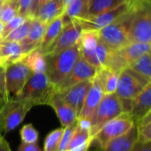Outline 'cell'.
I'll return each instance as SVG.
<instances>
[{"label": "cell", "instance_id": "20", "mask_svg": "<svg viewBox=\"0 0 151 151\" xmlns=\"http://www.w3.org/2000/svg\"><path fill=\"white\" fill-rule=\"evenodd\" d=\"M137 140V130L135 126H134L128 132L111 141L104 148L99 149V151H131L136 144Z\"/></svg>", "mask_w": 151, "mask_h": 151}, {"label": "cell", "instance_id": "24", "mask_svg": "<svg viewBox=\"0 0 151 151\" xmlns=\"http://www.w3.org/2000/svg\"><path fill=\"white\" fill-rule=\"evenodd\" d=\"M63 27H64V21H63L62 15L54 19L52 21H50L48 24L39 48V50L42 52V54L57 39Z\"/></svg>", "mask_w": 151, "mask_h": 151}, {"label": "cell", "instance_id": "18", "mask_svg": "<svg viewBox=\"0 0 151 151\" xmlns=\"http://www.w3.org/2000/svg\"><path fill=\"white\" fill-rule=\"evenodd\" d=\"M47 26H48L47 23L36 18H32V21L27 35L23 41L20 42V43L22 44L27 54L40 48V44L42 36L45 33V30L47 28Z\"/></svg>", "mask_w": 151, "mask_h": 151}, {"label": "cell", "instance_id": "35", "mask_svg": "<svg viewBox=\"0 0 151 151\" xmlns=\"http://www.w3.org/2000/svg\"><path fill=\"white\" fill-rule=\"evenodd\" d=\"M17 8H18V15L31 18L30 17V10L33 0H15Z\"/></svg>", "mask_w": 151, "mask_h": 151}, {"label": "cell", "instance_id": "2", "mask_svg": "<svg viewBox=\"0 0 151 151\" xmlns=\"http://www.w3.org/2000/svg\"><path fill=\"white\" fill-rule=\"evenodd\" d=\"M56 93V87L50 81L45 73H33L21 92L14 98L35 105H49Z\"/></svg>", "mask_w": 151, "mask_h": 151}, {"label": "cell", "instance_id": "15", "mask_svg": "<svg viewBox=\"0 0 151 151\" xmlns=\"http://www.w3.org/2000/svg\"><path fill=\"white\" fill-rule=\"evenodd\" d=\"M27 55L20 42L2 41L0 43V66L4 68L15 62L22 60Z\"/></svg>", "mask_w": 151, "mask_h": 151}, {"label": "cell", "instance_id": "43", "mask_svg": "<svg viewBox=\"0 0 151 151\" xmlns=\"http://www.w3.org/2000/svg\"><path fill=\"white\" fill-rule=\"evenodd\" d=\"M88 151H99V149L96 148V149H95V150H88Z\"/></svg>", "mask_w": 151, "mask_h": 151}, {"label": "cell", "instance_id": "8", "mask_svg": "<svg viewBox=\"0 0 151 151\" xmlns=\"http://www.w3.org/2000/svg\"><path fill=\"white\" fill-rule=\"evenodd\" d=\"M33 107L26 101L10 98L0 108V134H8L17 128Z\"/></svg>", "mask_w": 151, "mask_h": 151}, {"label": "cell", "instance_id": "10", "mask_svg": "<svg viewBox=\"0 0 151 151\" xmlns=\"http://www.w3.org/2000/svg\"><path fill=\"white\" fill-rule=\"evenodd\" d=\"M131 4L132 2H127L111 11L99 13L96 15H88L84 18L75 19L71 21L76 22L81 27V30L99 31L106 26L114 22L126 12H127L131 7Z\"/></svg>", "mask_w": 151, "mask_h": 151}, {"label": "cell", "instance_id": "16", "mask_svg": "<svg viewBox=\"0 0 151 151\" xmlns=\"http://www.w3.org/2000/svg\"><path fill=\"white\" fill-rule=\"evenodd\" d=\"M49 105L55 111L63 127H68L77 121L78 115L75 111L60 96L57 91L52 96Z\"/></svg>", "mask_w": 151, "mask_h": 151}, {"label": "cell", "instance_id": "45", "mask_svg": "<svg viewBox=\"0 0 151 151\" xmlns=\"http://www.w3.org/2000/svg\"><path fill=\"white\" fill-rule=\"evenodd\" d=\"M3 2H4V0H0V4H1V3H3Z\"/></svg>", "mask_w": 151, "mask_h": 151}, {"label": "cell", "instance_id": "42", "mask_svg": "<svg viewBox=\"0 0 151 151\" xmlns=\"http://www.w3.org/2000/svg\"><path fill=\"white\" fill-rule=\"evenodd\" d=\"M2 4H3V3L0 4V16H1V11H2Z\"/></svg>", "mask_w": 151, "mask_h": 151}, {"label": "cell", "instance_id": "3", "mask_svg": "<svg viewBox=\"0 0 151 151\" xmlns=\"http://www.w3.org/2000/svg\"><path fill=\"white\" fill-rule=\"evenodd\" d=\"M150 83H151V81L140 75L129 67L123 69L119 73L115 94L121 102L124 112H129L133 101Z\"/></svg>", "mask_w": 151, "mask_h": 151}, {"label": "cell", "instance_id": "25", "mask_svg": "<svg viewBox=\"0 0 151 151\" xmlns=\"http://www.w3.org/2000/svg\"><path fill=\"white\" fill-rule=\"evenodd\" d=\"M89 0H74L64 12L62 17L64 25L71 22V20L80 18H84L88 15Z\"/></svg>", "mask_w": 151, "mask_h": 151}, {"label": "cell", "instance_id": "13", "mask_svg": "<svg viewBox=\"0 0 151 151\" xmlns=\"http://www.w3.org/2000/svg\"><path fill=\"white\" fill-rule=\"evenodd\" d=\"M81 33V28L76 22L71 21L65 24L57 39L46 50L43 55L56 54L77 44Z\"/></svg>", "mask_w": 151, "mask_h": 151}, {"label": "cell", "instance_id": "48", "mask_svg": "<svg viewBox=\"0 0 151 151\" xmlns=\"http://www.w3.org/2000/svg\"></svg>", "mask_w": 151, "mask_h": 151}, {"label": "cell", "instance_id": "40", "mask_svg": "<svg viewBox=\"0 0 151 151\" xmlns=\"http://www.w3.org/2000/svg\"><path fill=\"white\" fill-rule=\"evenodd\" d=\"M0 151H12L9 143L4 138L2 134H0Z\"/></svg>", "mask_w": 151, "mask_h": 151}, {"label": "cell", "instance_id": "1", "mask_svg": "<svg viewBox=\"0 0 151 151\" xmlns=\"http://www.w3.org/2000/svg\"><path fill=\"white\" fill-rule=\"evenodd\" d=\"M46 61L45 73L50 81L57 88L68 75L80 57L78 44L56 54L44 55Z\"/></svg>", "mask_w": 151, "mask_h": 151}, {"label": "cell", "instance_id": "30", "mask_svg": "<svg viewBox=\"0 0 151 151\" xmlns=\"http://www.w3.org/2000/svg\"><path fill=\"white\" fill-rule=\"evenodd\" d=\"M64 129L65 127L57 128L48 134L44 140L42 151H58L59 144L64 134Z\"/></svg>", "mask_w": 151, "mask_h": 151}, {"label": "cell", "instance_id": "39", "mask_svg": "<svg viewBox=\"0 0 151 151\" xmlns=\"http://www.w3.org/2000/svg\"><path fill=\"white\" fill-rule=\"evenodd\" d=\"M131 151H151V142L150 143H141L136 142L134 147Z\"/></svg>", "mask_w": 151, "mask_h": 151}, {"label": "cell", "instance_id": "4", "mask_svg": "<svg viewBox=\"0 0 151 151\" xmlns=\"http://www.w3.org/2000/svg\"><path fill=\"white\" fill-rule=\"evenodd\" d=\"M80 56L98 70L104 67L111 53L98 37L97 31L81 30L78 40Z\"/></svg>", "mask_w": 151, "mask_h": 151}, {"label": "cell", "instance_id": "17", "mask_svg": "<svg viewBox=\"0 0 151 151\" xmlns=\"http://www.w3.org/2000/svg\"><path fill=\"white\" fill-rule=\"evenodd\" d=\"M104 95V94L102 88L93 79L92 85L87 93L81 111L78 118L91 120V118H92L93 114L95 113L97 106L99 105Z\"/></svg>", "mask_w": 151, "mask_h": 151}, {"label": "cell", "instance_id": "9", "mask_svg": "<svg viewBox=\"0 0 151 151\" xmlns=\"http://www.w3.org/2000/svg\"><path fill=\"white\" fill-rule=\"evenodd\" d=\"M124 113L121 102L118 96L113 94L104 95L99 105L91 118V135H93L106 122Z\"/></svg>", "mask_w": 151, "mask_h": 151}, {"label": "cell", "instance_id": "33", "mask_svg": "<svg viewBox=\"0 0 151 151\" xmlns=\"http://www.w3.org/2000/svg\"><path fill=\"white\" fill-rule=\"evenodd\" d=\"M21 142L25 143H36L39 140V133L32 124L23 126L19 131Z\"/></svg>", "mask_w": 151, "mask_h": 151}, {"label": "cell", "instance_id": "41", "mask_svg": "<svg viewBox=\"0 0 151 151\" xmlns=\"http://www.w3.org/2000/svg\"><path fill=\"white\" fill-rule=\"evenodd\" d=\"M3 27H4V24L0 22V35H1V32H2V30H3Z\"/></svg>", "mask_w": 151, "mask_h": 151}, {"label": "cell", "instance_id": "14", "mask_svg": "<svg viewBox=\"0 0 151 151\" xmlns=\"http://www.w3.org/2000/svg\"><path fill=\"white\" fill-rule=\"evenodd\" d=\"M92 81L93 80L85 81L77 83L65 90L57 91L60 96L75 111L78 116L81 111L87 93L92 85Z\"/></svg>", "mask_w": 151, "mask_h": 151}, {"label": "cell", "instance_id": "11", "mask_svg": "<svg viewBox=\"0 0 151 151\" xmlns=\"http://www.w3.org/2000/svg\"><path fill=\"white\" fill-rule=\"evenodd\" d=\"M4 73L5 87L9 98L16 97L21 92L29 77L33 74L23 59L7 65Z\"/></svg>", "mask_w": 151, "mask_h": 151}, {"label": "cell", "instance_id": "27", "mask_svg": "<svg viewBox=\"0 0 151 151\" xmlns=\"http://www.w3.org/2000/svg\"><path fill=\"white\" fill-rule=\"evenodd\" d=\"M130 2L128 0H89L88 15H96L111 11L119 5Z\"/></svg>", "mask_w": 151, "mask_h": 151}, {"label": "cell", "instance_id": "12", "mask_svg": "<svg viewBox=\"0 0 151 151\" xmlns=\"http://www.w3.org/2000/svg\"><path fill=\"white\" fill-rule=\"evenodd\" d=\"M98 69L88 63L81 56L77 59L74 66L65 78V80L56 88V91L65 90L77 83L93 80L97 73Z\"/></svg>", "mask_w": 151, "mask_h": 151}, {"label": "cell", "instance_id": "34", "mask_svg": "<svg viewBox=\"0 0 151 151\" xmlns=\"http://www.w3.org/2000/svg\"><path fill=\"white\" fill-rule=\"evenodd\" d=\"M27 19V17H23V16H20V15H17L11 21H9L5 25H4L3 30H2L1 35H0V36L2 37V39L5 38L12 31H13L15 28H17L18 27H19L22 23H24Z\"/></svg>", "mask_w": 151, "mask_h": 151}, {"label": "cell", "instance_id": "28", "mask_svg": "<svg viewBox=\"0 0 151 151\" xmlns=\"http://www.w3.org/2000/svg\"><path fill=\"white\" fill-rule=\"evenodd\" d=\"M137 130V142L150 143L151 142V112L143 118L134 122Z\"/></svg>", "mask_w": 151, "mask_h": 151}, {"label": "cell", "instance_id": "36", "mask_svg": "<svg viewBox=\"0 0 151 151\" xmlns=\"http://www.w3.org/2000/svg\"><path fill=\"white\" fill-rule=\"evenodd\" d=\"M9 96L7 94L5 87V73L4 68L0 66V105L2 106L9 100Z\"/></svg>", "mask_w": 151, "mask_h": 151}, {"label": "cell", "instance_id": "26", "mask_svg": "<svg viewBox=\"0 0 151 151\" xmlns=\"http://www.w3.org/2000/svg\"><path fill=\"white\" fill-rule=\"evenodd\" d=\"M23 61L31 70L32 73H45V70H46L45 57L39 49H36L29 52L23 58Z\"/></svg>", "mask_w": 151, "mask_h": 151}, {"label": "cell", "instance_id": "5", "mask_svg": "<svg viewBox=\"0 0 151 151\" xmlns=\"http://www.w3.org/2000/svg\"><path fill=\"white\" fill-rule=\"evenodd\" d=\"M133 2L127 12L111 24L97 31L99 40L110 50H119L129 43V29L133 16Z\"/></svg>", "mask_w": 151, "mask_h": 151}, {"label": "cell", "instance_id": "29", "mask_svg": "<svg viewBox=\"0 0 151 151\" xmlns=\"http://www.w3.org/2000/svg\"><path fill=\"white\" fill-rule=\"evenodd\" d=\"M132 70L143 76L144 78L151 81V58L150 52H147L139 58L136 61L131 64L129 66Z\"/></svg>", "mask_w": 151, "mask_h": 151}, {"label": "cell", "instance_id": "23", "mask_svg": "<svg viewBox=\"0 0 151 151\" xmlns=\"http://www.w3.org/2000/svg\"><path fill=\"white\" fill-rule=\"evenodd\" d=\"M91 141L90 129L81 127L77 125L66 151H88L91 147Z\"/></svg>", "mask_w": 151, "mask_h": 151}, {"label": "cell", "instance_id": "7", "mask_svg": "<svg viewBox=\"0 0 151 151\" xmlns=\"http://www.w3.org/2000/svg\"><path fill=\"white\" fill-rule=\"evenodd\" d=\"M134 126V122L133 119L128 113L124 112L102 126V127L93 135L91 147L103 149L111 141L128 132Z\"/></svg>", "mask_w": 151, "mask_h": 151}, {"label": "cell", "instance_id": "6", "mask_svg": "<svg viewBox=\"0 0 151 151\" xmlns=\"http://www.w3.org/2000/svg\"><path fill=\"white\" fill-rule=\"evenodd\" d=\"M134 12L129 29V43H150L151 13L149 0L133 1Z\"/></svg>", "mask_w": 151, "mask_h": 151}, {"label": "cell", "instance_id": "22", "mask_svg": "<svg viewBox=\"0 0 151 151\" xmlns=\"http://www.w3.org/2000/svg\"><path fill=\"white\" fill-rule=\"evenodd\" d=\"M119 73H115L106 67H103L97 71L94 81L100 86L104 95L113 94L116 92Z\"/></svg>", "mask_w": 151, "mask_h": 151}, {"label": "cell", "instance_id": "37", "mask_svg": "<svg viewBox=\"0 0 151 151\" xmlns=\"http://www.w3.org/2000/svg\"><path fill=\"white\" fill-rule=\"evenodd\" d=\"M18 151H42L39 144L36 143H25L21 142L18 148Z\"/></svg>", "mask_w": 151, "mask_h": 151}, {"label": "cell", "instance_id": "31", "mask_svg": "<svg viewBox=\"0 0 151 151\" xmlns=\"http://www.w3.org/2000/svg\"><path fill=\"white\" fill-rule=\"evenodd\" d=\"M32 18H27L24 23H22L19 27L15 28L13 31H12L5 38H4V41H8V42H20L23 41L28 33L30 25H31Z\"/></svg>", "mask_w": 151, "mask_h": 151}, {"label": "cell", "instance_id": "47", "mask_svg": "<svg viewBox=\"0 0 151 151\" xmlns=\"http://www.w3.org/2000/svg\"><path fill=\"white\" fill-rule=\"evenodd\" d=\"M1 107H2V106H1V105H0V108H1Z\"/></svg>", "mask_w": 151, "mask_h": 151}, {"label": "cell", "instance_id": "19", "mask_svg": "<svg viewBox=\"0 0 151 151\" xmlns=\"http://www.w3.org/2000/svg\"><path fill=\"white\" fill-rule=\"evenodd\" d=\"M150 112H151V83L148 84L133 101L128 114L135 122Z\"/></svg>", "mask_w": 151, "mask_h": 151}, {"label": "cell", "instance_id": "32", "mask_svg": "<svg viewBox=\"0 0 151 151\" xmlns=\"http://www.w3.org/2000/svg\"><path fill=\"white\" fill-rule=\"evenodd\" d=\"M18 15V8L15 0H4L0 16V22L5 25Z\"/></svg>", "mask_w": 151, "mask_h": 151}, {"label": "cell", "instance_id": "38", "mask_svg": "<svg viewBox=\"0 0 151 151\" xmlns=\"http://www.w3.org/2000/svg\"><path fill=\"white\" fill-rule=\"evenodd\" d=\"M48 0H33L32 2V5H31V10H30V17L34 18L35 13L37 12V11L39 10V8Z\"/></svg>", "mask_w": 151, "mask_h": 151}, {"label": "cell", "instance_id": "46", "mask_svg": "<svg viewBox=\"0 0 151 151\" xmlns=\"http://www.w3.org/2000/svg\"><path fill=\"white\" fill-rule=\"evenodd\" d=\"M128 1H130V2H133L134 0H128Z\"/></svg>", "mask_w": 151, "mask_h": 151}, {"label": "cell", "instance_id": "44", "mask_svg": "<svg viewBox=\"0 0 151 151\" xmlns=\"http://www.w3.org/2000/svg\"><path fill=\"white\" fill-rule=\"evenodd\" d=\"M2 41H3V39H2V37H1V36H0V43H1V42H2Z\"/></svg>", "mask_w": 151, "mask_h": 151}, {"label": "cell", "instance_id": "21", "mask_svg": "<svg viewBox=\"0 0 151 151\" xmlns=\"http://www.w3.org/2000/svg\"><path fill=\"white\" fill-rule=\"evenodd\" d=\"M64 12V0H48L39 8L34 18L49 24L54 19L61 16Z\"/></svg>", "mask_w": 151, "mask_h": 151}]
</instances>
